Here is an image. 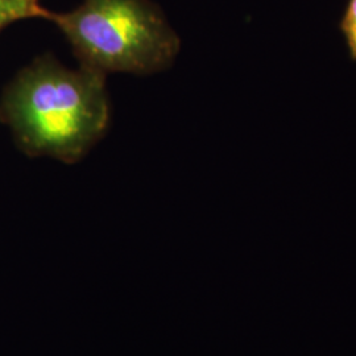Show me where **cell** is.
Returning <instances> with one entry per match:
<instances>
[{"label":"cell","instance_id":"6da1fadb","mask_svg":"<svg viewBox=\"0 0 356 356\" xmlns=\"http://www.w3.org/2000/svg\"><path fill=\"white\" fill-rule=\"evenodd\" d=\"M111 107L106 76L66 67L44 54L22 69L3 91L0 120L32 157L81 161L106 135Z\"/></svg>","mask_w":356,"mask_h":356},{"label":"cell","instance_id":"3957f363","mask_svg":"<svg viewBox=\"0 0 356 356\" xmlns=\"http://www.w3.org/2000/svg\"><path fill=\"white\" fill-rule=\"evenodd\" d=\"M49 11L40 0H0V32L13 23L26 19H48Z\"/></svg>","mask_w":356,"mask_h":356},{"label":"cell","instance_id":"277c9868","mask_svg":"<svg viewBox=\"0 0 356 356\" xmlns=\"http://www.w3.org/2000/svg\"><path fill=\"white\" fill-rule=\"evenodd\" d=\"M342 31L350 53L353 58L356 60V0H350L347 10L342 20Z\"/></svg>","mask_w":356,"mask_h":356},{"label":"cell","instance_id":"7a4b0ae2","mask_svg":"<svg viewBox=\"0 0 356 356\" xmlns=\"http://www.w3.org/2000/svg\"><path fill=\"white\" fill-rule=\"evenodd\" d=\"M70 44L78 64L104 76H152L169 69L181 41L152 0H83L48 19Z\"/></svg>","mask_w":356,"mask_h":356}]
</instances>
